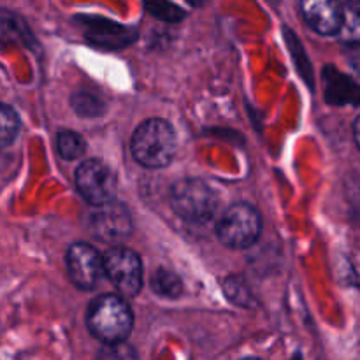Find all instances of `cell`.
<instances>
[{"label":"cell","instance_id":"22","mask_svg":"<svg viewBox=\"0 0 360 360\" xmlns=\"http://www.w3.org/2000/svg\"><path fill=\"white\" fill-rule=\"evenodd\" d=\"M243 360H260V359H257V357H246V359H243Z\"/></svg>","mask_w":360,"mask_h":360},{"label":"cell","instance_id":"20","mask_svg":"<svg viewBox=\"0 0 360 360\" xmlns=\"http://www.w3.org/2000/svg\"><path fill=\"white\" fill-rule=\"evenodd\" d=\"M354 137H355V143H357V146L360 150V115L357 116V120L354 122Z\"/></svg>","mask_w":360,"mask_h":360},{"label":"cell","instance_id":"17","mask_svg":"<svg viewBox=\"0 0 360 360\" xmlns=\"http://www.w3.org/2000/svg\"><path fill=\"white\" fill-rule=\"evenodd\" d=\"M225 295L229 297V301H232L238 306H250V299H252V292L246 287L245 280L239 276H231L225 280L224 283Z\"/></svg>","mask_w":360,"mask_h":360},{"label":"cell","instance_id":"21","mask_svg":"<svg viewBox=\"0 0 360 360\" xmlns=\"http://www.w3.org/2000/svg\"><path fill=\"white\" fill-rule=\"evenodd\" d=\"M290 360H302V357H301V355H294V359H290Z\"/></svg>","mask_w":360,"mask_h":360},{"label":"cell","instance_id":"8","mask_svg":"<svg viewBox=\"0 0 360 360\" xmlns=\"http://www.w3.org/2000/svg\"><path fill=\"white\" fill-rule=\"evenodd\" d=\"M91 229H94V234L101 241L120 243L132 231L130 213L127 211L125 206H122V204L115 200V202L108 204V206H102L101 211L94 214Z\"/></svg>","mask_w":360,"mask_h":360},{"label":"cell","instance_id":"7","mask_svg":"<svg viewBox=\"0 0 360 360\" xmlns=\"http://www.w3.org/2000/svg\"><path fill=\"white\" fill-rule=\"evenodd\" d=\"M67 274L79 290H94L104 276V259L88 243H74L65 255Z\"/></svg>","mask_w":360,"mask_h":360},{"label":"cell","instance_id":"1","mask_svg":"<svg viewBox=\"0 0 360 360\" xmlns=\"http://www.w3.org/2000/svg\"><path fill=\"white\" fill-rule=\"evenodd\" d=\"M86 326L91 336L97 338L101 343H125L134 327L132 309L120 295H98L88 308Z\"/></svg>","mask_w":360,"mask_h":360},{"label":"cell","instance_id":"16","mask_svg":"<svg viewBox=\"0 0 360 360\" xmlns=\"http://www.w3.org/2000/svg\"><path fill=\"white\" fill-rule=\"evenodd\" d=\"M72 108L74 111L79 116H84V118H95V116L104 115L105 104L98 97L91 94H76L72 97Z\"/></svg>","mask_w":360,"mask_h":360},{"label":"cell","instance_id":"2","mask_svg":"<svg viewBox=\"0 0 360 360\" xmlns=\"http://www.w3.org/2000/svg\"><path fill=\"white\" fill-rule=\"evenodd\" d=\"M130 150L137 164L143 167H167L178 150L174 129L171 123L162 118L146 120L134 132Z\"/></svg>","mask_w":360,"mask_h":360},{"label":"cell","instance_id":"3","mask_svg":"<svg viewBox=\"0 0 360 360\" xmlns=\"http://www.w3.org/2000/svg\"><path fill=\"white\" fill-rule=\"evenodd\" d=\"M172 211L188 224H207L218 211V195L199 178L179 179L172 185L169 197Z\"/></svg>","mask_w":360,"mask_h":360},{"label":"cell","instance_id":"18","mask_svg":"<svg viewBox=\"0 0 360 360\" xmlns=\"http://www.w3.org/2000/svg\"><path fill=\"white\" fill-rule=\"evenodd\" d=\"M95 360H139L137 352L129 343L104 345Z\"/></svg>","mask_w":360,"mask_h":360},{"label":"cell","instance_id":"14","mask_svg":"<svg viewBox=\"0 0 360 360\" xmlns=\"http://www.w3.org/2000/svg\"><path fill=\"white\" fill-rule=\"evenodd\" d=\"M20 132V116L11 105L0 102V150H6Z\"/></svg>","mask_w":360,"mask_h":360},{"label":"cell","instance_id":"11","mask_svg":"<svg viewBox=\"0 0 360 360\" xmlns=\"http://www.w3.org/2000/svg\"><path fill=\"white\" fill-rule=\"evenodd\" d=\"M0 42H16V44H28L34 42L27 23L16 13L0 7Z\"/></svg>","mask_w":360,"mask_h":360},{"label":"cell","instance_id":"15","mask_svg":"<svg viewBox=\"0 0 360 360\" xmlns=\"http://www.w3.org/2000/svg\"><path fill=\"white\" fill-rule=\"evenodd\" d=\"M151 287L162 297H179L183 292V281L178 274L167 269L155 271L153 278H151Z\"/></svg>","mask_w":360,"mask_h":360},{"label":"cell","instance_id":"6","mask_svg":"<svg viewBox=\"0 0 360 360\" xmlns=\"http://www.w3.org/2000/svg\"><path fill=\"white\" fill-rule=\"evenodd\" d=\"M104 274L125 297H136L143 288V262L134 250L112 246L104 257Z\"/></svg>","mask_w":360,"mask_h":360},{"label":"cell","instance_id":"5","mask_svg":"<svg viewBox=\"0 0 360 360\" xmlns=\"http://www.w3.org/2000/svg\"><path fill=\"white\" fill-rule=\"evenodd\" d=\"M76 186L81 197L91 206H108L115 202L118 181L115 172L102 160L88 158L76 169Z\"/></svg>","mask_w":360,"mask_h":360},{"label":"cell","instance_id":"9","mask_svg":"<svg viewBox=\"0 0 360 360\" xmlns=\"http://www.w3.org/2000/svg\"><path fill=\"white\" fill-rule=\"evenodd\" d=\"M302 18L320 35H338L341 28V6L330 0H306L301 4Z\"/></svg>","mask_w":360,"mask_h":360},{"label":"cell","instance_id":"13","mask_svg":"<svg viewBox=\"0 0 360 360\" xmlns=\"http://www.w3.org/2000/svg\"><path fill=\"white\" fill-rule=\"evenodd\" d=\"M56 150L65 160H77L86 151V141L72 130H62L56 134Z\"/></svg>","mask_w":360,"mask_h":360},{"label":"cell","instance_id":"19","mask_svg":"<svg viewBox=\"0 0 360 360\" xmlns=\"http://www.w3.org/2000/svg\"><path fill=\"white\" fill-rule=\"evenodd\" d=\"M347 60L352 69L360 76V46H348L347 48Z\"/></svg>","mask_w":360,"mask_h":360},{"label":"cell","instance_id":"4","mask_svg":"<svg viewBox=\"0 0 360 360\" xmlns=\"http://www.w3.org/2000/svg\"><path fill=\"white\" fill-rule=\"evenodd\" d=\"M262 232V218L246 202L232 204L224 211L217 224V236L227 248L245 250L255 245Z\"/></svg>","mask_w":360,"mask_h":360},{"label":"cell","instance_id":"10","mask_svg":"<svg viewBox=\"0 0 360 360\" xmlns=\"http://www.w3.org/2000/svg\"><path fill=\"white\" fill-rule=\"evenodd\" d=\"M323 81H326V98L329 104H360V84L347 74H341L336 67H326Z\"/></svg>","mask_w":360,"mask_h":360},{"label":"cell","instance_id":"12","mask_svg":"<svg viewBox=\"0 0 360 360\" xmlns=\"http://www.w3.org/2000/svg\"><path fill=\"white\" fill-rule=\"evenodd\" d=\"M338 37L347 46H360V0L341 6V28Z\"/></svg>","mask_w":360,"mask_h":360}]
</instances>
